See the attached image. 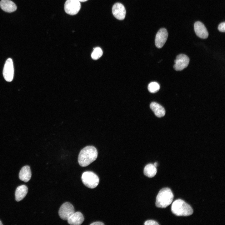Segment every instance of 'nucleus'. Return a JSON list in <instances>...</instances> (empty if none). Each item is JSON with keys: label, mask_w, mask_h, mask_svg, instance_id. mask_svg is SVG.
I'll list each match as a JSON object with an SVG mask.
<instances>
[{"label": "nucleus", "mask_w": 225, "mask_h": 225, "mask_svg": "<svg viewBox=\"0 0 225 225\" xmlns=\"http://www.w3.org/2000/svg\"><path fill=\"white\" fill-rule=\"evenodd\" d=\"M157 170L154 165L152 164L146 165L144 169V175L149 178H152L156 174Z\"/></svg>", "instance_id": "17"}, {"label": "nucleus", "mask_w": 225, "mask_h": 225, "mask_svg": "<svg viewBox=\"0 0 225 225\" xmlns=\"http://www.w3.org/2000/svg\"><path fill=\"white\" fill-rule=\"evenodd\" d=\"M194 30L196 35L202 39L207 38L208 36V33L204 25L200 21L195 22Z\"/></svg>", "instance_id": "11"}, {"label": "nucleus", "mask_w": 225, "mask_h": 225, "mask_svg": "<svg viewBox=\"0 0 225 225\" xmlns=\"http://www.w3.org/2000/svg\"><path fill=\"white\" fill-rule=\"evenodd\" d=\"M168 36V33L166 28L160 29L156 34L155 44L158 48H161L165 44Z\"/></svg>", "instance_id": "9"}, {"label": "nucleus", "mask_w": 225, "mask_h": 225, "mask_svg": "<svg viewBox=\"0 0 225 225\" xmlns=\"http://www.w3.org/2000/svg\"><path fill=\"white\" fill-rule=\"evenodd\" d=\"M112 13L114 17L119 20L124 19L126 13L124 6L120 3H116L113 6Z\"/></svg>", "instance_id": "10"}, {"label": "nucleus", "mask_w": 225, "mask_h": 225, "mask_svg": "<svg viewBox=\"0 0 225 225\" xmlns=\"http://www.w3.org/2000/svg\"><path fill=\"white\" fill-rule=\"evenodd\" d=\"M78 0V1H79L80 2H85L88 1V0Z\"/></svg>", "instance_id": "23"}, {"label": "nucleus", "mask_w": 225, "mask_h": 225, "mask_svg": "<svg viewBox=\"0 0 225 225\" xmlns=\"http://www.w3.org/2000/svg\"><path fill=\"white\" fill-rule=\"evenodd\" d=\"M189 62V59L187 55L183 54H179L177 56L174 60L173 68L176 71H182L188 67Z\"/></svg>", "instance_id": "8"}, {"label": "nucleus", "mask_w": 225, "mask_h": 225, "mask_svg": "<svg viewBox=\"0 0 225 225\" xmlns=\"http://www.w3.org/2000/svg\"><path fill=\"white\" fill-rule=\"evenodd\" d=\"M81 179L83 184L87 187L94 188L98 185L99 178L94 173L91 171H86L82 175Z\"/></svg>", "instance_id": "4"}, {"label": "nucleus", "mask_w": 225, "mask_h": 225, "mask_svg": "<svg viewBox=\"0 0 225 225\" xmlns=\"http://www.w3.org/2000/svg\"><path fill=\"white\" fill-rule=\"evenodd\" d=\"M75 212L73 206L69 202L63 203L60 207L58 211L60 218L62 219L67 220L68 218Z\"/></svg>", "instance_id": "6"}, {"label": "nucleus", "mask_w": 225, "mask_h": 225, "mask_svg": "<svg viewBox=\"0 0 225 225\" xmlns=\"http://www.w3.org/2000/svg\"><path fill=\"white\" fill-rule=\"evenodd\" d=\"M160 86L159 84L157 82H153L149 83L148 86V91L151 93H155L160 89Z\"/></svg>", "instance_id": "19"}, {"label": "nucleus", "mask_w": 225, "mask_h": 225, "mask_svg": "<svg viewBox=\"0 0 225 225\" xmlns=\"http://www.w3.org/2000/svg\"><path fill=\"white\" fill-rule=\"evenodd\" d=\"M90 225H104V224L103 222H93L91 224H90Z\"/></svg>", "instance_id": "22"}, {"label": "nucleus", "mask_w": 225, "mask_h": 225, "mask_svg": "<svg viewBox=\"0 0 225 225\" xmlns=\"http://www.w3.org/2000/svg\"><path fill=\"white\" fill-rule=\"evenodd\" d=\"M155 167H157L158 166V164L157 162H155L153 164Z\"/></svg>", "instance_id": "24"}, {"label": "nucleus", "mask_w": 225, "mask_h": 225, "mask_svg": "<svg viewBox=\"0 0 225 225\" xmlns=\"http://www.w3.org/2000/svg\"><path fill=\"white\" fill-rule=\"evenodd\" d=\"M80 8V2L78 0H67L64 4L65 11L71 15L77 14Z\"/></svg>", "instance_id": "5"}, {"label": "nucleus", "mask_w": 225, "mask_h": 225, "mask_svg": "<svg viewBox=\"0 0 225 225\" xmlns=\"http://www.w3.org/2000/svg\"><path fill=\"white\" fill-rule=\"evenodd\" d=\"M218 29L221 32H225V22H223L220 23L218 26Z\"/></svg>", "instance_id": "20"}, {"label": "nucleus", "mask_w": 225, "mask_h": 225, "mask_svg": "<svg viewBox=\"0 0 225 225\" xmlns=\"http://www.w3.org/2000/svg\"><path fill=\"white\" fill-rule=\"evenodd\" d=\"M98 153L97 149L92 146H88L80 151L78 161L79 165L86 167L94 161L97 158Z\"/></svg>", "instance_id": "1"}, {"label": "nucleus", "mask_w": 225, "mask_h": 225, "mask_svg": "<svg viewBox=\"0 0 225 225\" xmlns=\"http://www.w3.org/2000/svg\"><path fill=\"white\" fill-rule=\"evenodd\" d=\"M84 218L82 214L79 212H74L68 219V223L72 225H79L84 221Z\"/></svg>", "instance_id": "12"}, {"label": "nucleus", "mask_w": 225, "mask_h": 225, "mask_svg": "<svg viewBox=\"0 0 225 225\" xmlns=\"http://www.w3.org/2000/svg\"><path fill=\"white\" fill-rule=\"evenodd\" d=\"M31 175L30 167L25 166L23 167L20 170L19 173V178L21 180L27 182L30 179Z\"/></svg>", "instance_id": "15"}, {"label": "nucleus", "mask_w": 225, "mask_h": 225, "mask_svg": "<svg viewBox=\"0 0 225 225\" xmlns=\"http://www.w3.org/2000/svg\"><path fill=\"white\" fill-rule=\"evenodd\" d=\"M3 75L4 79L8 82H11L14 75V68L12 60L11 58L6 61L3 69Z\"/></svg>", "instance_id": "7"}, {"label": "nucleus", "mask_w": 225, "mask_h": 225, "mask_svg": "<svg viewBox=\"0 0 225 225\" xmlns=\"http://www.w3.org/2000/svg\"><path fill=\"white\" fill-rule=\"evenodd\" d=\"M0 6L3 10L8 12H13L17 8L16 4L10 0H2L0 2Z\"/></svg>", "instance_id": "13"}, {"label": "nucleus", "mask_w": 225, "mask_h": 225, "mask_svg": "<svg viewBox=\"0 0 225 225\" xmlns=\"http://www.w3.org/2000/svg\"><path fill=\"white\" fill-rule=\"evenodd\" d=\"M103 52L101 48L98 47L94 48L91 54L92 58L94 60H97L100 58L102 55Z\"/></svg>", "instance_id": "18"}, {"label": "nucleus", "mask_w": 225, "mask_h": 225, "mask_svg": "<svg viewBox=\"0 0 225 225\" xmlns=\"http://www.w3.org/2000/svg\"><path fill=\"white\" fill-rule=\"evenodd\" d=\"M173 198L172 192L169 188H162L159 191L156 197V206L158 208H165L171 204Z\"/></svg>", "instance_id": "2"}, {"label": "nucleus", "mask_w": 225, "mask_h": 225, "mask_svg": "<svg viewBox=\"0 0 225 225\" xmlns=\"http://www.w3.org/2000/svg\"><path fill=\"white\" fill-rule=\"evenodd\" d=\"M3 225L1 221L0 220V225Z\"/></svg>", "instance_id": "25"}, {"label": "nucleus", "mask_w": 225, "mask_h": 225, "mask_svg": "<svg viewBox=\"0 0 225 225\" xmlns=\"http://www.w3.org/2000/svg\"><path fill=\"white\" fill-rule=\"evenodd\" d=\"M144 224L145 225H159V224L156 221L152 220H148L146 221Z\"/></svg>", "instance_id": "21"}, {"label": "nucleus", "mask_w": 225, "mask_h": 225, "mask_svg": "<svg viewBox=\"0 0 225 225\" xmlns=\"http://www.w3.org/2000/svg\"><path fill=\"white\" fill-rule=\"evenodd\" d=\"M28 188L25 185H21L18 187L15 193V199L19 202L24 198L27 194Z\"/></svg>", "instance_id": "16"}, {"label": "nucleus", "mask_w": 225, "mask_h": 225, "mask_svg": "<svg viewBox=\"0 0 225 225\" xmlns=\"http://www.w3.org/2000/svg\"><path fill=\"white\" fill-rule=\"evenodd\" d=\"M150 108L157 117L161 118L165 114V110L161 105L155 102H152L150 105Z\"/></svg>", "instance_id": "14"}, {"label": "nucleus", "mask_w": 225, "mask_h": 225, "mask_svg": "<svg viewBox=\"0 0 225 225\" xmlns=\"http://www.w3.org/2000/svg\"><path fill=\"white\" fill-rule=\"evenodd\" d=\"M172 212L178 216H187L193 212L191 206L181 199L176 200L172 203L171 208Z\"/></svg>", "instance_id": "3"}]
</instances>
